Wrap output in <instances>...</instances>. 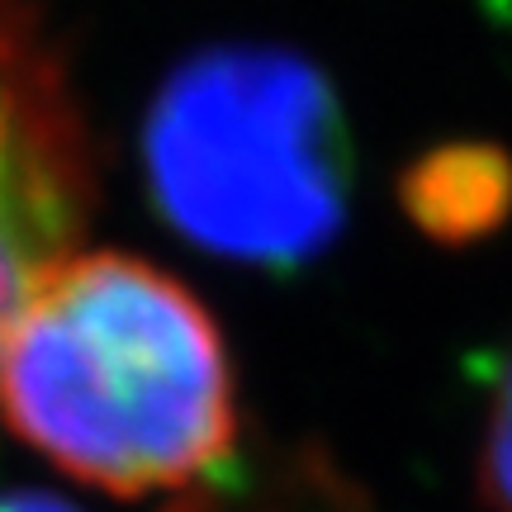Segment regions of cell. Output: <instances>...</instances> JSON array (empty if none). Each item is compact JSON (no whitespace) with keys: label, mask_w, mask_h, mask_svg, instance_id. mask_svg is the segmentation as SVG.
Segmentation results:
<instances>
[{"label":"cell","mask_w":512,"mask_h":512,"mask_svg":"<svg viewBox=\"0 0 512 512\" xmlns=\"http://www.w3.org/2000/svg\"><path fill=\"white\" fill-rule=\"evenodd\" d=\"M0 418L105 494L185 489L238 437L214 318L128 252H67L0 337Z\"/></svg>","instance_id":"6da1fadb"},{"label":"cell","mask_w":512,"mask_h":512,"mask_svg":"<svg viewBox=\"0 0 512 512\" xmlns=\"http://www.w3.org/2000/svg\"><path fill=\"white\" fill-rule=\"evenodd\" d=\"M157 200L242 261H299L342 219V138L323 81L285 53L190 62L152 110Z\"/></svg>","instance_id":"7a4b0ae2"},{"label":"cell","mask_w":512,"mask_h":512,"mask_svg":"<svg viewBox=\"0 0 512 512\" xmlns=\"http://www.w3.org/2000/svg\"><path fill=\"white\" fill-rule=\"evenodd\" d=\"M91 157L67 76L29 0H0V337L24 294L72 252Z\"/></svg>","instance_id":"3957f363"},{"label":"cell","mask_w":512,"mask_h":512,"mask_svg":"<svg viewBox=\"0 0 512 512\" xmlns=\"http://www.w3.org/2000/svg\"><path fill=\"white\" fill-rule=\"evenodd\" d=\"M508 195V171L489 152H460V157L437 162V171L427 166L418 176V214L446 233L489 228L498 219V209L508 204Z\"/></svg>","instance_id":"277c9868"},{"label":"cell","mask_w":512,"mask_h":512,"mask_svg":"<svg viewBox=\"0 0 512 512\" xmlns=\"http://www.w3.org/2000/svg\"><path fill=\"white\" fill-rule=\"evenodd\" d=\"M479 494L494 512H512V361L489 403L484 451H479Z\"/></svg>","instance_id":"5b68a950"},{"label":"cell","mask_w":512,"mask_h":512,"mask_svg":"<svg viewBox=\"0 0 512 512\" xmlns=\"http://www.w3.org/2000/svg\"><path fill=\"white\" fill-rule=\"evenodd\" d=\"M0 512H76V508L48 494H15V498H0Z\"/></svg>","instance_id":"8992f818"}]
</instances>
